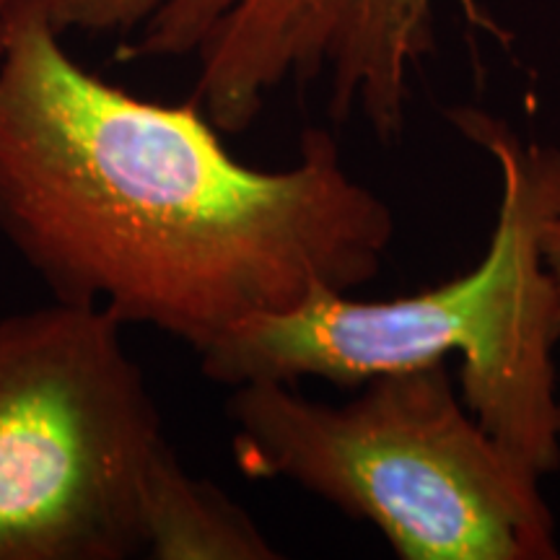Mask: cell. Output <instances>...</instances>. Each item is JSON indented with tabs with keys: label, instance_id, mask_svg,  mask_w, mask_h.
Listing matches in <instances>:
<instances>
[{
	"label": "cell",
	"instance_id": "6da1fadb",
	"mask_svg": "<svg viewBox=\"0 0 560 560\" xmlns=\"http://www.w3.org/2000/svg\"><path fill=\"white\" fill-rule=\"evenodd\" d=\"M50 0L0 26V234L52 299L195 353L244 319L380 276L395 213L330 130L255 170L192 100L161 104L73 60Z\"/></svg>",
	"mask_w": 560,
	"mask_h": 560
},
{
	"label": "cell",
	"instance_id": "7a4b0ae2",
	"mask_svg": "<svg viewBox=\"0 0 560 560\" xmlns=\"http://www.w3.org/2000/svg\"><path fill=\"white\" fill-rule=\"evenodd\" d=\"M454 128L501 172L499 219L480 265L436 289L387 301L317 291L296 310L257 314L198 350L223 387L325 380L359 389L389 371L459 355L462 400L535 472L560 467L556 285L540 231L560 213V149L524 143L480 109L452 112Z\"/></svg>",
	"mask_w": 560,
	"mask_h": 560
},
{
	"label": "cell",
	"instance_id": "3957f363",
	"mask_svg": "<svg viewBox=\"0 0 560 560\" xmlns=\"http://www.w3.org/2000/svg\"><path fill=\"white\" fill-rule=\"evenodd\" d=\"M446 363L380 374L342 405L231 387L236 465L374 524L402 560L560 558L542 475L486 431Z\"/></svg>",
	"mask_w": 560,
	"mask_h": 560
},
{
	"label": "cell",
	"instance_id": "277c9868",
	"mask_svg": "<svg viewBox=\"0 0 560 560\" xmlns=\"http://www.w3.org/2000/svg\"><path fill=\"white\" fill-rule=\"evenodd\" d=\"M122 330L58 299L0 317V560L140 558L166 431Z\"/></svg>",
	"mask_w": 560,
	"mask_h": 560
},
{
	"label": "cell",
	"instance_id": "5b68a950",
	"mask_svg": "<svg viewBox=\"0 0 560 560\" xmlns=\"http://www.w3.org/2000/svg\"><path fill=\"white\" fill-rule=\"evenodd\" d=\"M441 0H50L62 34L117 39V60H185L192 102L223 136L283 91H319L332 120L397 140L412 79L436 52ZM472 30L509 42L480 0H452Z\"/></svg>",
	"mask_w": 560,
	"mask_h": 560
},
{
	"label": "cell",
	"instance_id": "8992f818",
	"mask_svg": "<svg viewBox=\"0 0 560 560\" xmlns=\"http://www.w3.org/2000/svg\"><path fill=\"white\" fill-rule=\"evenodd\" d=\"M140 558L276 560L280 552L240 503L195 478L166 441L143 478Z\"/></svg>",
	"mask_w": 560,
	"mask_h": 560
},
{
	"label": "cell",
	"instance_id": "52a82bcc",
	"mask_svg": "<svg viewBox=\"0 0 560 560\" xmlns=\"http://www.w3.org/2000/svg\"><path fill=\"white\" fill-rule=\"evenodd\" d=\"M540 252L548 268L552 285H556V335L560 340V213L550 215L540 231Z\"/></svg>",
	"mask_w": 560,
	"mask_h": 560
},
{
	"label": "cell",
	"instance_id": "ba28073f",
	"mask_svg": "<svg viewBox=\"0 0 560 560\" xmlns=\"http://www.w3.org/2000/svg\"><path fill=\"white\" fill-rule=\"evenodd\" d=\"M13 0H0V26H3V19H5V11L11 9Z\"/></svg>",
	"mask_w": 560,
	"mask_h": 560
},
{
	"label": "cell",
	"instance_id": "9c48e42d",
	"mask_svg": "<svg viewBox=\"0 0 560 560\" xmlns=\"http://www.w3.org/2000/svg\"><path fill=\"white\" fill-rule=\"evenodd\" d=\"M556 429H558V439H560V389H558V410H556Z\"/></svg>",
	"mask_w": 560,
	"mask_h": 560
}]
</instances>
